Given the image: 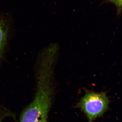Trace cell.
Returning <instances> with one entry per match:
<instances>
[{"label": "cell", "instance_id": "obj_1", "mask_svg": "<svg viewBox=\"0 0 122 122\" xmlns=\"http://www.w3.org/2000/svg\"><path fill=\"white\" fill-rule=\"evenodd\" d=\"M52 57L48 53L42 55L38 73L35 97L22 113L20 122H34L38 119L47 117L53 93L51 76Z\"/></svg>", "mask_w": 122, "mask_h": 122}, {"label": "cell", "instance_id": "obj_2", "mask_svg": "<svg viewBox=\"0 0 122 122\" xmlns=\"http://www.w3.org/2000/svg\"><path fill=\"white\" fill-rule=\"evenodd\" d=\"M109 100L105 92H87L78 106L84 112L89 122H92L103 114L109 106Z\"/></svg>", "mask_w": 122, "mask_h": 122}, {"label": "cell", "instance_id": "obj_3", "mask_svg": "<svg viewBox=\"0 0 122 122\" xmlns=\"http://www.w3.org/2000/svg\"><path fill=\"white\" fill-rule=\"evenodd\" d=\"M7 38V30L4 21L0 19V53L4 47Z\"/></svg>", "mask_w": 122, "mask_h": 122}, {"label": "cell", "instance_id": "obj_4", "mask_svg": "<svg viewBox=\"0 0 122 122\" xmlns=\"http://www.w3.org/2000/svg\"><path fill=\"white\" fill-rule=\"evenodd\" d=\"M106 2L113 3L116 6L118 13L120 14L122 9V0H105Z\"/></svg>", "mask_w": 122, "mask_h": 122}, {"label": "cell", "instance_id": "obj_5", "mask_svg": "<svg viewBox=\"0 0 122 122\" xmlns=\"http://www.w3.org/2000/svg\"><path fill=\"white\" fill-rule=\"evenodd\" d=\"M34 122H48L47 118H41L38 119Z\"/></svg>", "mask_w": 122, "mask_h": 122}]
</instances>
